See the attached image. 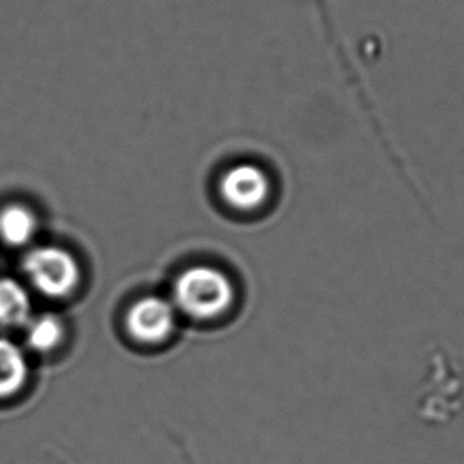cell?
<instances>
[{"instance_id":"6da1fadb","label":"cell","mask_w":464,"mask_h":464,"mask_svg":"<svg viewBox=\"0 0 464 464\" xmlns=\"http://www.w3.org/2000/svg\"><path fill=\"white\" fill-rule=\"evenodd\" d=\"M171 302L178 313L195 320H213L232 308L235 287L224 271L197 265L176 277Z\"/></svg>"},{"instance_id":"7a4b0ae2","label":"cell","mask_w":464,"mask_h":464,"mask_svg":"<svg viewBox=\"0 0 464 464\" xmlns=\"http://www.w3.org/2000/svg\"><path fill=\"white\" fill-rule=\"evenodd\" d=\"M24 271L32 285L50 298L69 296L82 279L78 260L56 246L34 249L25 257Z\"/></svg>"},{"instance_id":"3957f363","label":"cell","mask_w":464,"mask_h":464,"mask_svg":"<svg viewBox=\"0 0 464 464\" xmlns=\"http://www.w3.org/2000/svg\"><path fill=\"white\" fill-rule=\"evenodd\" d=\"M176 324L178 309L163 296H143L127 311V333L140 344L159 345L169 341Z\"/></svg>"},{"instance_id":"277c9868","label":"cell","mask_w":464,"mask_h":464,"mask_svg":"<svg viewBox=\"0 0 464 464\" xmlns=\"http://www.w3.org/2000/svg\"><path fill=\"white\" fill-rule=\"evenodd\" d=\"M219 192L228 207L241 213H251L264 207L270 198V176L256 163H237L224 171Z\"/></svg>"},{"instance_id":"5b68a950","label":"cell","mask_w":464,"mask_h":464,"mask_svg":"<svg viewBox=\"0 0 464 464\" xmlns=\"http://www.w3.org/2000/svg\"><path fill=\"white\" fill-rule=\"evenodd\" d=\"M29 368L24 353L8 339L0 338V400L16 395L24 387Z\"/></svg>"},{"instance_id":"8992f818","label":"cell","mask_w":464,"mask_h":464,"mask_svg":"<svg viewBox=\"0 0 464 464\" xmlns=\"http://www.w3.org/2000/svg\"><path fill=\"white\" fill-rule=\"evenodd\" d=\"M37 232V219L29 208L10 205L0 211V238L10 246H24Z\"/></svg>"},{"instance_id":"52a82bcc","label":"cell","mask_w":464,"mask_h":464,"mask_svg":"<svg viewBox=\"0 0 464 464\" xmlns=\"http://www.w3.org/2000/svg\"><path fill=\"white\" fill-rule=\"evenodd\" d=\"M31 315V298L21 284L0 279V325H23Z\"/></svg>"},{"instance_id":"ba28073f","label":"cell","mask_w":464,"mask_h":464,"mask_svg":"<svg viewBox=\"0 0 464 464\" xmlns=\"http://www.w3.org/2000/svg\"><path fill=\"white\" fill-rule=\"evenodd\" d=\"M63 338V325L56 315H42L32 322L27 332V343L38 352H50Z\"/></svg>"}]
</instances>
